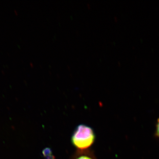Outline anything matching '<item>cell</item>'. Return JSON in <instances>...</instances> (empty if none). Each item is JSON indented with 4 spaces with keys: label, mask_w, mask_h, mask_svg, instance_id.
Listing matches in <instances>:
<instances>
[{
    "label": "cell",
    "mask_w": 159,
    "mask_h": 159,
    "mask_svg": "<svg viewBox=\"0 0 159 159\" xmlns=\"http://www.w3.org/2000/svg\"><path fill=\"white\" fill-rule=\"evenodd\" d=\"M71 140L72 144L78 150H88L95 142L96 134L92 127L80 124L74 129Z\"/></svg>",
    "instance_id": "1"
},
{
    "label": "cell",
    "mask_w": 159,
    "mask_h": 159,
    "mask_svg": "<svg viewBox=\"0 0 159 159\" xmlns=\"http://www.w3.org/2000/svg\"><path fill=\"white\" fill-rule=\"evenodd\" d=\"M71 159H97L93 153L91 151L77 150Z\"/></svg>",
    "instance_id": "2"
},
{
    "label": "cell",
    "mask_w": 159,
    "mask_h": 159,
    "mask_svg": "<svg viewBox=\"0 0 159 159\" xmlns=\"http://www.w3.org/2000/svg\"><path fill=\"white\" fill-rule=\"evenodd\" d=\"M156 136L159 138V118L157 121L156 126Z\"/></svg>",
    "instance_id": "3"
}]
</instances>
